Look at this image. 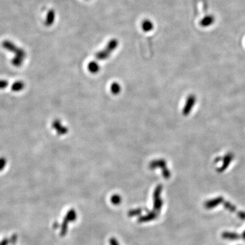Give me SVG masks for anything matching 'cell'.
Returning a JSON list of instances; mask_svg holds the SVG:
<instances>
[{
    "label": "cell",
    "instance_id": "1",
    "mask_svg": "<svg viewBox=\"0 0 245 245\" xmlns=\"http://www.w3.org/2000/svg\"><path fill=\"white\" fill-rule=\"evenodd\" d=\"M2 47L5 50L14 53L16 57H19L24 59L26 57V52L23 48H19L13 42L9 40H5L2 42Z\"/></svg>",
    "mask_w": 245,
    "mask_h": 245
},
{
    "label": "cell",
    "instance_id": "2",
    "mask_svg": "<svg viewBox=\"0 0 245 245\" xmlns=\"http://www.w3.org/2000/svg\"><path fill=\"white\" fill-rule=\"evenodd\" d=\"M76 216H77V215H76V212H75L74 210L72 209V210L68 211V212L67 213L66 216H65V217L64 219V220L62 223V226H61V233H60L61 236H63L65 235V234H66L67 230H68V222H72V221H74V220H75L76 219Z\"/></svg>",
    "mask_w": 245,
    "mask_h": 245
},
{
    "label": "cell",
    "instance_id": "3",
    "mask_svg": "<svg viewBox=\"0 0 245 245\" xmlns=\"http://www.w3.org/2000/svg\"><path fill=\"white\" fill-rule=\"evenodd\" d=\"M161 189H162L161 186L159 185L157 187L156 189H155L153 193V200H154L153 212H156L157 214H159V212L160 211L163 205V202L160 197Z\"/></svg>",
    "mask_w": 245,
    "mask_h": 245
},
{
    "label": "cell",
    "instance_id": "4",
    "mask_svg": "<svg viewBox=\"0 0 245 245\" xmlns=\"http://www.w3.org/2000/svg\"><path fill=\"white\" fill-rule=\"evenodd\" d=\"M52 129L55 130V132L58 133L59 135H65L68 133V128L66 127H65L61 121L59 119H55L52 122Z\"/></svg>",
    "mask_w": 245,
    "mask_h": 245
},
{
    "label": "cell",
    "instance_id": "5",
    "mask_svg": "<svg viewBox=\"0 0 245 245\" xmlns=\"http://www.w3.org/2000/svg\"><path fill=\"white\" fill-rule=\"evenodd\" d=\"M25 87V84L22 80H17L15 81L14 83L12 84L11 89L13 92H20Z\"/></svg>",
    "mask_w": 245,
    "mask_h": 245
},
{
    "label": "cell",
    "instance_id": "6",
    "mask_svg": "<svg viewBox=\"0 0 245 245\" xmlns=\"http://www.w3.org/2000/svg\"><path fill=\"white\" fill-rule=\"evenodd\" d=\"M158 214L155 212L153 211L149 212V214H147L146 215H144L142 216V217H140L138 219V221L140 223H144V222H148L150 221V220H154L157 218Z\"/></svg>",
    "mask_w": 245,
    "mask_h": 245
},
{
    "label": "cell",
    "instance_id": "7",
    "mask_svg": "<svg viewBox=\"0 0 245 245\" xmlns=\"http://www.w3.org/2000/svg\"><path fill=\"white\" fill-rule=\"evenodd\" d=\"M55 19V13L52 10H49L46 15V20H45V24L46 26H51L54 23V20Z\"/></svg>",
    "mask_w": 245,
    "mask_h": 245
},
{
    "label": "cell",
    "instance_id": "8",
    "mask_svg": "<svg viewBox=\"0 0 245 245\" xmlns=\"http://www.w3.org/2000/svg\"><path fill=\"white\" fill-rule=\"evenodd\" d=\"M23 62H24V59L21 58V57H16V56H14L11 60L12 65L16 68L21 67L22 65L23 64Z\"/></svg>",
    "mask_w": 245,
    "mask_h": 245
},
{
    "label": "cell",
    "instance_id": "9",
    "mask_svg": "<svg viewBox=\"0 0 245 245\" xmlns=\"http://www.w3.org/2000/svg\"><path fill=\"white\" fill-rule=\"evenodd\" d=\"M220 199H221V198H216L215 199L210 200V201L208 202L205 204V207L207 208H213L215 205H217V204H219V202H220Z\"/></svg>",
    "mask_w": 245,
    "mask_h": 245
},
{
    "label": "cell",
    "instance_id": "10",
    "mask_svg": "<svg viewBox=\"0 0 245 245\" xmlns=\"http://www.w3.org/2000/svg\"><path fill=\"white\" fill-rule=\"evenodd\" d=\"M110 200H111V202L114 205H118V204L121 203V198L118 195H112Z\"/></svg>",
    "mask_w": 245,
    "mask_h": 245
},
{
    "label": "cell",
    "instance_id": "11",
    "mask_svg": "<svg viewBox=\"0 0 245 245\" xmlns=\"http://www.w3.org/2000/svg\"><path fill=\"white\" fill-rule=\"evenodd\" d=\"M7 159L4 157H0V172L4 170L7 166Z\"/></svg>",
    "mask_w": 245,
    "mask_h": 245
},
{
    "label": "cell",
    "instance_id": "12",
    "mask_svg": "<svg viewBox=\"0 0 245 245\" xmlns=\"http://www.w3.org/2000/svg\"><path fill=\"white\" fill-rule=\"evenodd\" d=\"M142 212V209L141 208H136V209H133L130 210L128 213V215L129 216H136L141 214Z\"/></svg>",
    "mask_w": 245,
    "mask_h": 245
},
{
    "label": "cell",
    "instance_id": "13",
    "mask_svg": "<svg viewBox=\"0 0 245 245\" xmlns=\"http://www.w3.org/2000/svg\"><path fill=\"white\" fill-rule=\"evenodd\" d=\"M8 84H9V83H8V81L7 80L1 79L0 80V90L6 89L8 87Z\"/></svg>",
    "mask_w": 245,
    "mask_h": 245
},
{
    "label": "cell",
    "instance_id": "14",
    "mask_svg": "<svg viewBox=\"0 0 245 245\" xmlns=\"http://www.w3.org/2000/svg\"><path fill=\"white\" fill-rule=\"evenodd\" d=\"M110 245H119L117 242V240L116 238H110Z\"/></svg>",
    "mask_w": 245,
    "mask_h": 245
},
{
    "label": "cell",
    "instance_id": "15",
    "mask_svg": "<svg viewBox=\"0 0 245 245\" xmlns=\"http://www.w3.org/2000/svg\"><path fill=\"white\" fill-rule=\"evenodd\" d=\"M8 243V240L7 239H4L2 242H0V245H7Z\"/></svg>",
    "mask_w": 245,
    "mask_h": 245
},
{
    "label": "cell",
    "instance_id": "16",
    "mask_svg": "<svg viewBox=\"0 0 245 245\" xmlns=\"http://www.w3.org/2000/svg\"><path fill=\"white\" fill-rule=\"evenodd\" d=\"M244 238H245V232H244Z\"/></svg>",
    "mask_w": 245,
    "mask_h": 245
}]
</instances>
